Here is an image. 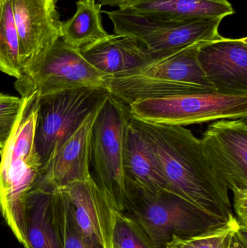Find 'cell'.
Here are the masks:
<instances>
[{"instance_id": "6da1fadb", "label": "cell", "mask_w": 247, "mask_h": 248, "mask_svg": "<svg viewBox=\"0 0 247 248\" xmlns=\"http://www.w3.org/2000/svg\"><path fill=\"white\" fill-rule=\"evenodd\" d=\"M130 119L149 140L173 192L227 222L233 216L229 187L206 156L201 140L185 127Z\"/></svg>"}, {"instance_id": "52a82bcc", "label": "cell", "mask_w": 247, "mask_h": 248, "mask_svg": "<svg viewBox=\"0 0 247 248\" xmlns=\"http://www.w3.org/2000/svg\"><path fill=\"white\" fill-rule=\"evenodd\" d=\"M109 94L105 89L78 88L39 96L35 146L42 168Z\"/></svg>"}, {"instance_id": "44dd1931", "label": "cell", "mask_w": 247, "mask_h": 248, "mask_svg": "<svg viewBox=\"0 0 247 248\" xmlns=\"http://www.w3.org/2000/svg\"><path fill=\"white\" fill-rule=\"evenodd\" d=\"M239 227L233 215L225 224L204 232L189 237L174 236L165 248H229L232 236Z\"/></svg>"}, {"instance_id": "277c9868", "label": "cell", "mask_w": 247, "mask_h": 248, "mask_svg": "<svg viewBox=\"0 0 247 248\" xmlns=\"http://www.w3.org/2000/svg\"><path fill=\"white\" fill-rule=\"evenodd\" d=\"M21 97H25L23 110L7 144L0 150V212L17 239L22 201L42 168L35 146L39 96L33 93Z\"/></svg>"}, {"instance_id": "7402d4cb", "label": "cell", "mask_w": 247, "mask_h": 248, "mask_svg": "<svg viewBox=\"0 0 247 248\" xmlns=\"http://www.w3.org/2000/svg\"><path fill=\"white\" fill-rule=\"evenodd\" d=\"M112 248H155L143 229L123 212L115 211Z\"/></svg>"}, {"instance_id": "5b68a950", "label": "cell", "mask_w": 247, "mask_h": 248, "mask_svg": "<svg viewBox=\"0 0 247 248\" xmlns=\"http://www.w3.org/2000/svg\"><path fill=\"white\" fill-rule=\"evenodd\" d=\"M102 13L108 16L115 33L136 39L154 61L175 53L189 45L220 38L223 18L168 19L136 13L118 7Z\"/></svg>"}, {"instance_id": "3957f363", "label": "cell", "mask_w": 247, "mask_h": 248, "mask_svg": "<svg viewBox=\"0 0 247 248\" xmlns=\"http://www.w3.org/2000/svg\"><path fill=\"white\" fill-rule=\"evenodd\" d=\"M123 212L140 225L155 248H165L174 236L195 235L226 223L174 192H150L129 182Z\"/></svg>"}, {"instance_id": "484cf974", "label": "cell", "mask_w": 247, "mask_h": 248, "mask_svg": "<svg viewBox=\"0 0 247 248\" xmlns=\"http://www.w3.org/2000/svg\"><path fill=\"white\" fill-rule=\"evenodd\" d=\"M229 248H247V228L239 225L232 236Z\"/></svg>"}, {"instance_id": "30bf717a", "label": "cell", "mask_w": 247, "mask_h": 248, "mask_svg": "<svg viewBox=\"0 0 247 248\" xmlns=\"http://www.w3.org/2000/svg\"><path fill=\"white\" fill-rule=\"evenodd\" d=\"M66 197L34 184L21 202L17 240L26 248H65Z\"/></svg>"}, {"instance_id": "603a6c76", "label": "cell", "mask_w": 247, "mask_h": 248, "mask_svg": "<svg viewBox=\"0 0 247 248\" xmlns=\"http://www.w3.org/2000/svg\"><path fill=\"white\" fill-rule=\"evenodd\" d=\"M25 97L0 93V150L10 139L24 106Z\"/></svg>"}, {"instance_id": "ba28073f", "label": "cell", "mask_w": 247, "mask_h": 248, "mask_svg": "<svg viewBox=\"0 0 247 248\" xmlns=\"http://www.w3.org/2000/svg\"><path fill=\"white\" fill-rule=\"evenodd\" d=\"M133 119L146 123L182 126L247 117V95L199 93L149 99L129 106Z\"/></svg>"}, {"instance_id": "cb8c5ba5", "label": "cell", "mask_w": 247, "mask_h": 248, "mask_svg": "<svg viewBox=\"0 0 247 248\" xmlns=\"http://www.w3.org/2000/svg\"><path fill=\"white\" fill-rule=\"evenodd\" d=\"M65 248H105L101 243L87 237L78 230L70 211L67 197Z\"/></svg>"}, {"instance_id": "4fadbf2b", "label": "cell", "mask_w": 247, "mask_h": 248, "mask_svg": "<svg viewBox=\"0 0 247 248\" xmlns=\"http://www.w3.org/2000/svg\"><path fill=\"white\" fill-rule=\"evenodd\" d=\"M199 64L216 93L247 95V38L220 36L204 42L197 55Z\"/></svg>"}, {"instance_id": "2e32d148", "label": "cell", "mask_w": 247, "mask_h": 248, "mask_svg": "<svg viewBox=\"0 0 247 248\" xmlns=\"http://www.w3.org/2000/svg\"><path fill=\"white\" fill-rule=\"evenodd\" d=\"M123 173L125 182H131L146 190L174 192L149 140L131 122L130 116L125 132Z\"/></svg>"}, {"instance_id": "5bb4252c", "label": "cell", "mask_w": 247, "mask_h": 248, "mask_svg": "<svg viewBox=\"0 0 247 248\" xmlns=\"http://www.w3.org/2000/svg\"><path fill=\"white\" fill-rule=\"evenodd\" d=\"M76 227L82 234L112 248L115 211L93 179L76 181L62 189Z\"/></svg>"}, {"instance_id": "ac0fdd59", "label": "cell", "mask_w": 247, "mask_h": 248, "mask_svg": "<svg viewBox=\"0 0 247 248\" xmlns=\"http://www.w3.org/2000/svg\"><path fill=\"white\" fill-rule=\"evenodd\" d=\"M119 7L168 19L224 18L235 13L228 0H129Z\"/></svg>"}, {"instance_id": "d4e9b609", "label": "cell", "mask_w": 247, "mask_h": 248, "mask_svg": "<svg viewBox=\"0 0 247 248\" xmlns=\"http://www.w3.org/2000/svg\"><path fill=\"white\" fill-rule=\"evenodd\" d=\"M235 217L240 227L247 228V189L232 190Z\"/></svg>"}, {"instance_id": "e0dca14e", "label": "cell", "mask_w": 247, "mask_h": 248, "mask_svg": "<svg viewBox=\"0 0 247 248\" xmlns=\"http://www.w3.org/2000/svg\"><path fill=\"white\" fill-rule=\"evenodd\" d=\"M80 52L91 65L107 76L125 74L154 61L136 39L117 33L109 34Z\"/></svg>"}, {"instance_id": "9a60e30c", "label": "cell", "mask_w": 247, "mask_h": 248, "mask_svg": "<svg viewBox=\"0 0 247 248\" xmlns=\"http://www.w3.org/2000/svg\"><path fill=\"white\" fill-rule=\"evenodd\" d=\"M100 108L87 118L40 169L34 184L62 189L73 182L87 180L92 176L90 172L91 128Z\"/></svg>"}, {"instance_id": "7c38bea8", "label": "cell", "mask_w": 247, "mask_h": 248, "mask_svg": "<svg viewBox=\"0 0 247 248\" xmlns=\"http://www.w3.org/2000/svg\"><path fill=\"white\" fill-rule=\"evenodd\" d=\"M247 120L216 121L200 139L207 158L232 191L247 189Z\"/></svg>"}, {"instance_id": "8fae6325", "label": "cell", "mask_w": 247, "mask_h": 248, "mask_svg": "<svg viewBox=\"0 0 247 248\" xmlns=\"http://www.w3.org/2000/svg\"><path fill=\"white\" fill-rule=\"evenodd\" d=\"M19 40L23 69L39 62L60 39L57 0H10Z\"/></svg>"}, {"instance_id": "ffe728a7", "label": "cell", "mask_w": 247, "mask_h": 248, "mask_svg": "<svg viewBox=\"0 0 247 248\" xmlns=\"http://www.w3.org/2000/svg\"><path fill=\"white\" fill-rule=\"evenodd\" d=\"M0 71L17 79L23 75L18 36L10 0H0Z\"/></svg>"}, {"instance_id": "8992f818", "label": "cell", "mask_w": 247, "mask_h": 248, "mask_svg": "<svg viewBox=\"0 0 247 248\" xmlns=\"http://www.w3.org/2000/svg\"><path fill=\"white\" fill-rule=\"evenodd\" d=\"M129 107L109 94L91 128L92 176L115 211H123L125 177L123 146Z\"/></svg>"}, {"instance_id": "d6986e66", "label": "cell", "mask_w": 247, "mask_h": 248, "mask_svg": "<svg viewBox=\"0 0 247 248\" xmlns=\"http://www.w3.org/2000/svg\"><path fill=\"white\" fill-rule=\"evenodd\" d=\"M102 7L96 0H78L75 14L61 23L60 39L81 50L108 36L102 20Z\"/></svg>"}, {"instance_id": "9c48e42d", "label": "cell", "mask_w": 247, "mask_h": 248, "mask_svg": "<svg viewBox=\"0 0 247 248\" xmlns=\"http://www.w3.org/2000/svg\"><path fill=\"white\" fill-rule=\"evenodd\" d=\"M89 63L78 49L58 39L39 62L17 78L20 95L37 93L42 96L78 88L105 89V77Z\"/></svg>"}, {"instance_id": "4316f807", "label": "cell", "mask_w": 247, "mask_h": 248, "mask_svg": "<svg viewBox=\"0 0 247 248\" xmlns=\"http://www.w3.org/2000/svg\"><path fill=\"white\" fill-rule=\"evenodd\" d=\"M128 1L129 0H99L97 3L101 4L102 6L107 5L110 7H119L123 3Z\"/></svg>"}, {"instance_id": "7a4b0ae2", "label": "cell", "mask_w": 247, "mask_h": 248, "mask_svg": "<svg viewBox=\"0 0 247 248\" xmlns=\"http://www.w3.org/2000/svg\"><path fill=\"white\" fill-rule=\"evenodd\" d=\"M204 42L189 45L138 69L106 76V90L128 106L149 99L214 93L197 60Z\"/></svg>"}]
</instances>
